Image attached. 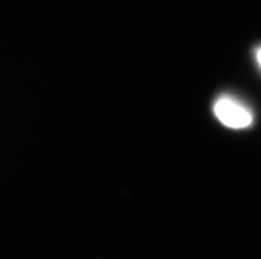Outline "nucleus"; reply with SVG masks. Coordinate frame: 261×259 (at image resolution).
Here are the masks:
<instances>
[{"instance_id":"1","label":"nucleus","mask_w":261,"mask_h":259,"mask_svg":"<svg viewBox=\"0 0 261 259\" xmlns=\"http://www.w3.org/2000/svg\"><path fill=\"white\" fill-rule=\"evenodd\" d=\"M214 114L225 127L247 128L253 122L251 108L232 95H220L214 103Z\"/></svg>"},{"instance_id":"2","label":"nucleus","mask_w":261,"mask_h":259,"mask_svg":"<svg viewBox=\"0 0 261 259\" xmlns=\"http://www.w3.org/2000/svg\"><path fill=\"white\" fill-rule=\"evenodd\" d=\"M256 60H257V64L260 65V68H261V46L258 48L257 50H256Z\"/></svg>"}]
</instances>
